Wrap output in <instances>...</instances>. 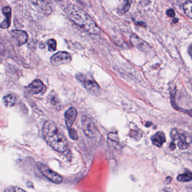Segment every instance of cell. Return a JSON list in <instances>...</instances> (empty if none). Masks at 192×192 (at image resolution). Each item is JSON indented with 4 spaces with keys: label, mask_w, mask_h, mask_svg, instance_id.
Segmentation results:
<instances>
[{
    "label": "cell",
    "mask_w": 192,
    "mask_h": 192,
    "mask_svg": "<svg viewBox=\"0 0 192 192\" xmlns=\"http://www.w3.org/2000/svg\"><path fill=\"white\" fill-rule=\"evenodd\" d=\"M66 12L70 19L86 32L92 35L100 34L99 28L91 17L79 7L69 5L67 8Z\"/></svg>",
    "instance_id": "cell-1"
},
{
    "label": "cell",
    "mask_w": 192,
    "mask_h": 192,
    "mask_svg": "<svg viewBox=\"0 0 192 192\" xmlns=\"http://www.w3.org/2000/svg\"><path fill=\"white\" fill-rule=\"evenodd\" d=\"M42 133L47 145L53 149L59 152L66 151L68 146L67 139L53 121H46L43 125Z\"/></svg>",
    "instance_id": "cell-2"
},
{
    "label": "cell",
    "mask_w": 192,
    "mask_h": 192,
    "mask_svg": "<svg viewBox=\"0 0 192 192\" xmlns=\"http://www.w3.org/2000/svg\"><path fill=\"white\" fill-rule=\"evenodd\" d=\"M76 78L82 84L85 89L92 94H98L99 91V85L94 79L89 78L82 74H77Z\"/></svg>",
    "instance_id": "cell-3"
},
{
    "label": "cell",
    "mask_w": 192,
    "mask_h": 192,
    "mask_svg": "<svg viewBox=\"0 0 192 192\" xmlns=\"http://www.w3.org/2000/svg\"><path fill=\"white\" fill-rule=\"evenodd\" d=\"M82 128L83 133L88 137L93 138L96 133L97 129L93 120L87 116L83 115Z\"/></svg>",
    "instance_id": "cell-4"
},
{
    "label": "cell",
    "mask_w": 192,
    "mask_h": 192,
    "mask_svg": "<svg viewBox=\"0 0 192 192\" xmlns=\"http://www.w3.org/2000/svg\"><path fill=\"white\" fill-rule=\"evenodd\" d=\"M39 170L45 176L47 179L50 180L53 183L59 184L62 183L63 182V178L59 174L55 173L49 169L48 167L43 164H40L38 166Z\"/></svg>",
    "instance_id": "cell-5"
},
{
    "label": "cell",
    "mask_w": 192,
    "mask_h": 192,
    "mask_svg": "<svg viewBox=\"0 0 192 192\" xmlns=\"http://www.w3.org/2000/svg\"><path fill=\"white\" fill-rule=\"evenodd\" d=\"M71 60L72 57L70 54L64 51L58 52L50 58V62L54 65L69 64Z\"/></svg>",
    "instance_id": "cell-6"
},
{
    "label": "cell",
    "mask_w": 192,
    "mask_h": 192,
    "mask_svg": "<svg viewBox=\"0 0 192 192\" xmlns=\"http://www.w3.org/2000/svg\"><path fill=\"white\" fill-rule=\"evenodd\" d=\"M33 5L41 12L46 15H49L52 12V7L50 0H30Z\"/></svg>",
    "instance_id": "cell-7"
},
{
    "label": "cell",
    "mask_w": 192,
    "mask_h": 192,
    "mask_svg": "<svg viewBox=\"0 0 192 192\" xmlns=\"http://www.w3.org/2000/svg\"><path fill=\"white\" fill-rule=\"evenodd\" d=\"M130 41L131 43L141 51L146 54H149L152 52V50L151 47L140 37H137L135 35H133L131 37Z\"/></svg>",
    "instance_id": "cell-8"
},
{
    "label": "cell",
    "mask_w": 192,
    "mask_h": 192,
    "mask_svg": "<svg viewBox=\"0 0 192 192\" xmlns=\"http://www.w3.org/2000/svg\"><path fill=\"white\" fill-rule=\"evenodd\" d=\"M11 36L15 41L18 46H22L27 42L28 36L27 32L25 31L21 30H14L11 31Z\"/></svg>",
    "instance_id": "cell-9"
},
{
    "label": "cell",
    "mask_w": 192,
    "mask_h": 192,
    "mask_svg": "<svg viewBox=\"0 0 192 192\" xmlns=\"http://www.w3.org/2000/svg\"><path fill=\"white\" fill-rule=\"evenodd\" d=\"M77 116V111L74 107H71L65 112V121L68 130L72 128Z\"/></svg>",
    "instance_id": "cell-10"
},
{
    "label": "cell",
    "mask_w": 192,
    "mask_h": 192,
    "mask_svg": "<svg viewBox=\"0 0 192 192\" xmlns=\"http://www.w3.org/2000/svg\"><path fill=\"white\" fill-rule=\"evenodd\" d=\"M44 88V85L42 82L39 79H36L29 85L28 87V92H29L31 94H35L41 92Z\"/></svg>",
    "instance_id": "cell-11"
},
{
    "label": "cell",
    "mask_w": 192,
    "mask_h": 192,
    "mask_svg": "<svg viewBox=\"0 0 192 192\" xmlns=\"http://www.w3.org/2000/svg\"><path fill=\"white\" fill-rule=\"evenodd\" d=\"M3 14L5 16V20L0 24V27L2 29H8L11 23V10L10 7L6 6L3 9Z\"/></svg>",
    "instance_id": "cell-12"
},
{
    "label": "cell",
    "mask_w": 192,
    "mask_h": 192,
    "mask_svg": "<svg viewBox=\"0 0 192 192\" xmlns=\"http://www.w3.org/2000/svg\"><path fill=\"white\" fill-rule=\"evenodd\" d=\"M151 140L154 145L156 146H162L166 142L165 134L162 131H158L151 138Z\"/></svg>",
    "instance_id": "cell-13"
},
{
    "label": "cell",
    "mask_w": 192,
    "mask_h": 192,
    "mask_svg": "<svg viewBox=\"0 0 192 192\" xmlns=\"http://www.w3.org/2000/svg\"><path fill=\"white\" fill-rule=\"evenodd\" d=\"M49 98L50 103L57 110H61L63 108V105L60 98L55 92H53L49 95Z\"/></svg>",
    "instance_id": "cell-14"
},
{
    "label": "cell",
    "mask_w": 192,
    "mask_h": 192,
    "mask_svg": "<svg viewBox=\"0 0 192 192\" xmlns=\"http://www.w3.org/2000/svg\"><path fill=\"white\" fill-rule=\"evenodd\" d=\"M4 105L6 107L14 106L17 102V97L15 95L10 94L5 96L2 99Z\"/></svg>",
    "instance_id": "cell-15"
},
{
    "label": "cell",
    "mask_w": 192,
    "mask_h": 192,
    "mask_svg": "<svg viewBox=\"0 0 192 192\" xmlns=\"http://www.w3.org/2000/svg\"><path fill=\"white\" fill-rule=\"evenodd\" d=\"M110 146L116 147L119 144V137L116 132H110L108 136Z\"/></svg>",
    "instance_id": "cell-16"
},
{
    "label": "cell",
    "mask_w": 192,
    "mask_h": 192,
    "mask_svg": "<svg viewBox=\"0 0 192 192\" xmlns=\"http://www.w3.org/2000/svg\"><path fill=\"white\" fill-rule=\"evenodd\" d=\"M192 2L191 1H188L185 2L183 4V9L188 17L190 19L192 18Z\"/></svg>",
    "instance_id": "cell-17"
},
{
    "label": "cell",
    "mask_w": 192,
    "mask_h": 192,
    "mask_svg": "<svg viewBox=\"0 0 192 192\" xmlns=\"http://www.w3.org/2000/svg\"><path fill=\"white\" fill-rule=\"evenodd\" d=\"M192 174L191 173H186L180 174L177 177V180L181 182H188L192 180Z\"/></svg>",
    "instance_id": "cell-18"
},
{
    "label": "cell",
    "mask_w": 192,
    "mask_h": 192,
    "mask_svg": "<svg viewBox=\"0 0 192 192\" xmlns=\"http://www.w3.org/2000/svg\"><path fill=\"white\" fill-rule=\"evenodd\" d=\"M47 46L49 51L50 52H54L56 50V41L54 39H50L47 42Z\"/></svg>",
    "instance_id": "cell-19"
},
{
    "label": "cell",
    "mask_w": 192,
    "mask_h": 192,
    "mask_svg": "<svg viewBox=\"0 0 192 192\" xmlns=\"http://www.w3.org/2000/svg\"><path fill=\"white\" fill-rule=\"evenodd\" d=\"M132 3V0H124V5L122 8L121 12L126 14L128 11Z\"/></svg>",
    "instance_id": "cell-20"
},
{
    "label": "cell",
    "mask_w": 192,
    "mask_h": 192,
    "mask_svg": "<svg viewBox=\"0 0 192 192\" xmlns=\"http://www.w3.org/2000/svg\"><path fill=\"white\" fill-rule=\"evenodd\" d=\"M4 192H26L24 189L15 186H9L5 189Z\"/></svg>",
    "instance_id": "cell-21"
},
{
    "label": "cell",
    "mask_w": 192,
    "mask_h": 192,
    "mask_svg": "<svg viewBox=\"0 0 192 192\" xmlns=\"http://www.w3.org/2000/svg\"><path fill=\"white\" fill-rule=\"evenodd\" d=\"M130 136L135 139H139L142 137V133L138 130H131L130 133Z\"/></svg>",
    "instance_id": "cell-22"
},
{
    "label": "cell",
    "mask_w": 192,
    "mask_h": 192,
    "mask_svg": "<svg viewBox=\"0 0 192 192\" xmlns=\"http://www.w3.org/2000/svg\"><path fill=\"white\" fill-rule=\"evenodd\" d=\"M68 134H69V137L71 138L72 139L76 140L78 139V134L77 133L76 131V130L74 129L71 128L68 130Z\"/></svg>",
    "instance_id": "cell-23"
},
{
    "label": "cell",
    "mask_w": 192,
    "mask_h": 192,
    "mask_svg": "<svg viewBox=\"0 0 192 192\" xmlns=\"http://www.w3.org/2000/svg\"><path fill=\"white\" fill-rule=\"evenodd\" d=\"M166 14L168 17H170V18H174L175 15V12L173 9L167 10L166 11Z\"/></svg>",
    "instance_id": "cell-24"
},
{
    "label": "cell",
    "mask_w": 192,
    "mask_h": 192,
    "mask_svg": "<svg viewBox=\"0 0 192 192\" xmlns=\"http://www.w3.org/2000/svg\"><path fill=\"white\" fill-rule=\"evenodd\" d=\"M170 148L172 150H174V149L175 148V145L174 143H172L171 144L170 146Z\"/></svg>",
    "instance_id": "cell-25"
},
{
    "label": "cell",
    "mask_w": 192,
    "mask_h": 192,
    "mask_svg": "<svg viewBox=\"0 0 192 192\" xmlns=\"http://www.w3.org/2000/svg\"><path fill=\"white\" fill-rule=\"evenodd\" d=\"M167 192V191H162V192Z\"/></svg>",
    "instance_id": "cell-26"
},
{
    "label": "cell",
    "mask_w": 192,
    "mask_h": 192,
    "mask_svg": "<svg viewBox=\"0 0 192 192\" xmlns=\"http://www.w3.org/2000/svg\"><path fill=\"white\" fill-rule=\"evenodd\" d=\"M54 1H59L60 0H54Z\"/></svg>",
    "instance_id": "cell-27"
}]
</instances>
